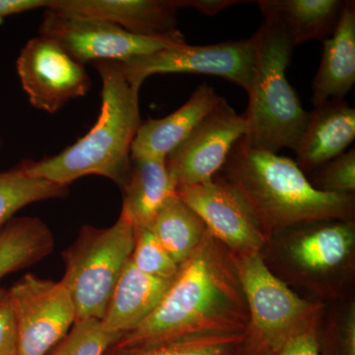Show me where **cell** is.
<instances>
[{
    "instance_id": "cell-1",
    "label": "cell",
    "mask_w": 355,
    "mask_h": 355,
    "mask_svg": "<svg viewBox=\"0 0 355 355\" xmlns=\"http://www.w3.org/2000/svg\"><path fill=\"white\" fill-rule=\"evenodd\" d=\"M246 298L234 258L207 231L156 309L114 345L211 335H245Z\"/></svg>"
},
{
    "instance_id": "cell-2",
    "label": "cell",
    "mask_w": 355,
    "mask_h": 355,
    "mask_svg": "<svg viewBox=\"0 0 355 355\" xmlns=\"http://www.w3.org/2000/svg\"><path fill=\"white\" fill-rule=\"evenodd\" d=\"M244 198L266 240L294 226L354 220V195L314 188L295 161L236 142L216 175Z\"/></svg>"
},
{
    "instance_id": "cell-3",
    "label": "cell",
    "mask_w": 355,
    "mask_h": 355,
    "mask_svg": "<svg viewBox=\"0 0 355 355\" xmlns=\"http://www.w3.org/2000/svg\"><path fill=\"white\" fill-rule=\"evenodd\" d=\"M102 79V106L93 128L62 153L21 167L30 176L69 187L88 175L105 177L121 191L132 172V146L141 125L139 89L128 83L119 62H96Z\"/></svg>"
},
{
    "instance_id": "cell-4",
    "label": "cell",
    "mask_w": 355,
    "mask_h": 355,
    "mask_svg": "<svg viewBox=\"0 0 355 355\" xmlns=\"http://www.w3.org/2000/svg\"><path fill=\"white\" fill-rule=\"evenodd\" d=\"M261 253L272 273L313 300L343 298L354 277V220L294 226L272 236Z\"/></svg>"
},
{
    "instance_id": "cell-5",
    "label": "cell",
    "mask_w": 355,
    "mask_h": 355,
    "mask_svg": "<svg viewBox=\"0 0 355 355\" xmlns=\"http://www.w3.org/2000/svg\"><path fill=\"white\" fill-rule=\"evenodd\" d=\"M256 35V64L248 91L249 104L243 114V140L252 148L272 153L284 148L295 151L308 121V112L286 78L295 46L286 30L270 21L263 20Z\"/></svg>"
},
{
    "instance_id": "cell-6",
    "label": "cell",
    "mask_w": 355,
    "mask_h": 355,
    "mask_svg": "<svg viewBox=\"0 0 355 355\" xmlns=\"http://www.w3.org/2000/svg\"><path fill=\"white\" fill-rule=\"evenodd\" d=\"M232 256L249 312L244 340L234 355L272 354L323 316L326 303L301 297L272 273L261 252Z\"/></svg>"
},
{
    "instance_id": "cell-7",
    "label": "cell",
    "mask_w": 355,
    "mask_h": 355,
    "mask_svg": "<svg viewBox=\"0 0 355 355\" xmlns=\"http://www.w3.org/2000/svg\"><path fill=\"white\" fill-rule=\"evenodd\" d=\"M133 246L135 228L123 216L110 227L84 225L80 229L76 241L62 253V282L76 308V321H101Z\"/></svg>"
},
{
    "instance_id": "cell-8",
    "label": "cell",
    "mask_w": 355,
    "mask_h": 355,
    "mask_svg": "<svg viewBox=\"0 0 355 355\" xmlns=\"http://www.w3.org/2000/svg\"><path fill=\"white\" fill-rule=\"evenodd\" d=\"M258 39L191 46L186 44L120 62L128 83L140 89L148 77L191 73L221 77L248 93L253 79Z\"/></svg>"
},
{
    "instance_id": "cell-9",
    "label": "cell",
    "mask_w": 355,
    "mask_h": 355,
    "mask_svg": "<svg viewBox=\"0 0 355 355\" xmlns=\"http://www.w3.org/2000/svg\"><path fill=\"white\" fill-rule=\"evenodd\" d=\"M6 295L17 333L16 355H49L76 322V308L62 280L28 273Z\"/></svg>"
},
{
    "instance_id": "cell-10",
    "label": "cell",
    "mask_w": 355,
    "mask_h": 355,
    "mask_svg": "<svg viewBox=\"0 0 355 355\" xmlns=\"http://www.w3.org/2000/svg\"><path fill=\"white\" fill-rule=\"evenodd\" d=\"M39 35L57 42L83 65L96 62H125L188 44L139 36L108 21L67 15L51 9H44Z\"/></svg>"
},
{
    "instance_id": "cell-11",
    "label": "cell",
    "mask_w": 355,
    "mask_h": 355,
    "mask_svg": "<svg viewBox=\"0 0 355 355\" xmlns=\"http://www.w3.org/2000/svg\"><path fill=\"white\" fill-rule=\"evenodd\" d=\"M16 69L30 104L49 114L87 95L92 85L83 64L57 42L40 35L25 44Z\"/></svg>"
},
{
    "instance_id": "cell-12",
    "label": "cell",
    "mask_w": 355,
    "mask_h": 355,
    "mask_svg": "<svg viewBox=\"0 0 355 355\" xmlns=\"http://www.w3.org/2000/svg\"><path fill=\"white\" fill-rule=\"evenodd\" d=\"M245 132L244 116L221 97L183 144L166 158L177 188L211 181Z\"/></svg>"
},
{
    "instance_id": "cell-13",
    "label": "cell",
    "mask_w": 355,
    "mask_h": 355,
    "mask_svg": "<svg viewBox=\"0 0 355 355\" xmlns=\"http://www.w3.org/2000/svg\"><path fill=\"white\" fill-rule=\"evenodd\" d=\"M176 193L202 219L209 234L231 253L261 252L268 242L244 198L221 178L180 187Z\"/></svg>"
},
{
    "instance_id": "cell-14",
    "label": "cell",
    "mask_w": 355,
    "mask_h": 355,
    "mask_svg": "<svg viewBox=\"0 0 355 355\" xmlns=\"http://www.w3.org/2000/svg\"><path fill=\"white\" fill-rule=\"evenodd\" d=\"M183 8L184 0H50L46 9L108 21L139 36L187 43L178 28V11Z\"/></svg>"
},
{
    "instance_id": "cell-15",
    "label": "cell",
    "mask_w": 355,
    "mask_h": 355,
    "mask_svg": "<svg viewBox=\"0 0 355 355\" xmlns=\"http://www.w3.org/2000/svg\"><path fill=\"white\" fill-rule=\"evenodd\" d=\"M355 139V109L343 100H331L308 113L307 125L294 153L296 164L311 174L345 153Z\"/></svg>"
},
{
    "instance_id": "cell-16",
    "label": "cell",
    "mask_w": 355,
    "mask_h": 355,
    "mask_svg": "<svg viewBox=\"0 0 355 355\" xmlns=\"http://www.w3.org/2000/svg\"><path fill=\"white\" fill-rule=\"evenodd\" d=\"M220 98L211 86L202 83L174 113L158 120L141 121L133 139L132 159L167 158L183 144Z\"/></svg>"
},
{
    "instance_id": "cell-17",
    "label": "cell",
    "mask_w": 355,
    "mask_h": 355,
    "mask_svg": "<svg viewBox=\"0 0 355 355\" xmlns=\"http://www.w3.org/2000/svg\"><path fill=\"white\" fill-rule=\"evenodd\" d=\"M321 62L312 85L314 107L343 100L355 83V2L345 0L336 31L324 40Z\"/></svg>"
},
{
    "instance_id": "cell-18",
    "label": "cell",
    "mask_w": 355,
    "mask_h": 355,
    "mask_svg": "<svg viewBox=\"0 0 355 355\" xmlns=\"http://www.w3.org/2000/svg\"><path fill=\"white\" fill-rule=\"evenodd\" d=\"M172 280L140 272L130 259L110 298L103 328L120 336L135 330L156 309Z\"/></svg>"
},
{
    "instance_id": "cell-19",
    "label": "cell",
    "mask_w": 355,
    "mask_h": 355,
    "mask_svg": "<svg viewBox=\"0 0 355 355\" xmlns=\"http://www.w3.org/2000/svg\"><path fill=\"white\" fill-rule=\"evenodd\" d=\"M343 0H258L263 20L277 23L291 37L293 46L311 40L330 38L342 15Z\"/></svg>"
},
{
    "instance_id": "cell-20",
    "label": "cell",
    "mask_w": 355,
    "mask_h": 355,
    "mask_svg": "<svg viewBox=\"0 0 355 355\" xmlns=\"http://www.w3.org/2000/svg\"><path fill=\"white\" fill-rule=\"evenodd\" d=\"M177 187L168 171L166 159H132V172L123 191L121 216L133 228H149L161 207L176 195Z\"/></svg>"
},
{
    "instance_id": "cell-21",
    "label": "cell",
    "mask_w": 355,
    "mask_h": 355,
    "mask_svg": "<svg viewBox=\"0 0 355 355\" xmlns=\"http://www.w3.org/2000/svg\"><path fill=\"white\" fill-rule=\"evenodd\" d=\"M53 246L50 227L38 217L11 219L0 229V279L39 263Z\"/></svg>"
},
{
    "instance_id": "cell-22",
    "label": "cell",
    "mask_w": 355,
    "mask_h": 355,
    "mask_svg": "<svg viewBox=\"0 0 355 355\" xmlns=\"http://www.w3.org/2000/svg\"><path fill=\"white\" fill-rule=\"evenodd\" d=\"M149 229L179 266L197 250L207 233L202 219L177 193L161 207Z\"/></svg>"
},
{
    "instance_id": "cell-23",
    "label": "cell",
    "mask_w": 355,
    "mask_h": 355,
    "mask_svg": "<svg viewBox=\"0 0 355 355\" xmlns=\"http://www.w3.org/2000/svg\"><path fill=\"white\" fill-rule=\"evenodd\" d=\"M243 340V335L165 338L127 345H113L104 355H234Z\"/></svg>"
},
{
    "instance_id": "cell-24",
    "label": "cell",
    "mask_w": 355,
    "mask_h": 355,
    "mask_svg": "<svg viewBox=\"0 0 355 355\" xmlns=\"http://www.w3.org/2000/svg\"><path fill=\"white\" fill-rule=\"evenodd\" d=\"M69 195V187L30 176L21 165L0 173V227L31 203Z\"/></svg>"
},
{
    "instance_id": "cell-25",
    "label": "cell",
    "mask_w": 355,
    "mask_h": 355,
    "mask_svg": "<svg viewBox=\"0 0 355 355\" xmlns=\"http://www.w3.org/2000/svg\"><path fill=\"white\" fill-rule=\"evenodd\" d=\"M318 342L320 355H355L354 298L347 299L336 306L327 317L323 315L319 326Z\"/></svg>"
},
{
    "instance_id": "cell-26",
    "label": "cell",
    "mask_w": 355,
    "mask_h": 355,
    "mask_svg": "<svg viewBox=\"0 0 355 355\" xmlns=\"http://www.w3.org/2000/svg\"><path fill=\"white\" fill-rule=\"evenodd\" d=\"M120 338L105 330L100 320H79L49 355H104Z\"/></svg>"
},
{
    "instance_id": "cell-27",
    "label": "cell",
    "mask_w": 355,
    "mask_h": 355,
    "mask_svg": "<svg viewBox=\"0 0 355 355\" xmlns=\"http://www.w3.org/2000/svg\"><path fill=\"white\" fill-rule=\"evenodd\" d=\"M130 261L140 272L161 279L172 280L179 270V265L149 228L135 229V246Z\"/></svg>"
},
{
    "instance_id": "cell-28",
    "label": "cell",
    "mask_w": 355,
    "mask_h": 355,
    "mask_svg": "<svg viewBox=\"0 0 355 355\" xmlns=\"http://www.w3.org/2000/svg\"><path fill=\"white\" fill-rule=\"evenodd\" d=\"M317 190L338 195H354L355 149L343 153L313 172Z\"/></svg>"
},
{
    "instance_id": "cell-29",
    "label": "cell",
    "mask_w": 355,
    "mask_h": 355,
    "mask_svg": "<svg viewBox=\"0 0 355 355\" xmlns=\"http://www.w3.org/2000/svg\"><path fill=\"white\" fill-rule=\"evenodd\" d=\"M322 317L292 336L279 349L268 355H320L318 333Z\"/></svg>"
},
{
    "instance_id": "cell-30",
    "label": "cell",
    "mask_w": 355,
    "mask_h": 355,
    "mask_svg": "<svg viewBox=\"0 0 355 355\" xmlns=\"http://www.w3.org/2000/svg\"><path fill=\"white\" fill-rule=\"evenodd\" d=\"M17 354V333L6 291H0V355Z\"/></svg>"
},
{
    "instance_id": "cell-31",
    "label": "cell",
    "mask_w": 355,
    "mask_h": 355,
    "mask_svg": "<svg viewBox=\"0 0 355 355\" xmlns=\"http://www.w3.org/2000/svg\"><path fill=\"white\" fill-rule=\"evenodd\" d=\"M49 0H0V22L9 16L48 7Z\"/></svg>"
},
{
    "instance_id": "cell-32",
    "label": "cell",
    "mask_w": 355,
    "mask_h": 355,
    "mask_svg": "<svg viewBox=\"0 0 355 355\" xmlns=\"http://www.w3.org/2000/svg\"><path fill=\"white\" fill-rule=\"evenodd\" d=\"M247 2L240 0H184V8H195L205 15L214 16L228 7Z\"/></svg>"
},
{
    "instance_id": "cell-33",
    "label": "cell",
    "mask_w": 355,
    "mask_h": 355,
    "mask_svg": "<svg viewBox=\"0 0 355 355\" xmlns=\"http://www.w3.org/2000/svg\"><path fill=\"white\" fill-rule=\"evenodd\" d=\"M1 144H2L1 139H0V147H1Z\"/></svg>"
}]
</instances>
